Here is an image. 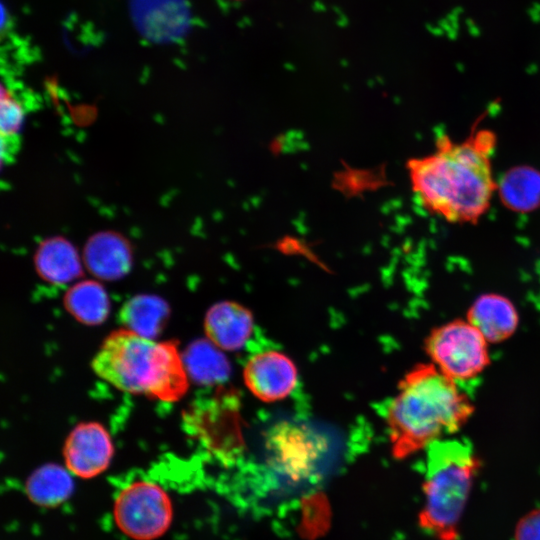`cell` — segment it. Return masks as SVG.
Masks as SVG:
<instances>
[{
  "instance_id": "1",
  "label": "cell",
  "mask_w": 540,
  "mask_h": 540,
  "mask_svg": "<svg viewBox=\"0 0 540 540\" xmlns=\"http://www.w3.org/2000/svg\"><path fill=\"white\" fill-rule=\"evenodd\" d=\"M496 133L476 125L462 140L441 135L432 153L407 163L412 190L423 208L453 224H476L497 190L492 156Z\"/></svg>"
},
{
  "instance_id": "2",
  "label": "cell",
  "mask_w": 540,
  "mask_h": 540,
  "mask_svg": "<svg viewBox=\"0 0 540 540\" xmlns=\"http://www.w3.org/2000/svg\"><path fill=\"white\" fill-rule=\"evenodd\" d=\"M474 410L470 397L456 381L431 362L415 365L400 380L386 412L393 457L405 459L452 437Z\"/></svg>"
},
{
  "instance_id": "3",
  "label": "cell",
  "mask_w": 540,
  "mask_h": 540,
  "mask_svg": "<svg viewBox=\"0 0 540 540\" xmlns=\"http://www.w3.org/2000/svg\"><path fill=\"white\" fill-rule=\"evenodd\" d=\"M91 366L116 389L163 402L178 401L189 388L190 377L175 341L157 342L124 327L104 339Z\"/></svg>"
},
{
  "instance_id": "4",
  "label": "cell",
  "mask_w": 540,
  "mask_h": 540,
  "mask_svg": "<svg viewBox=\"0 0 540 540\" xmlns=\"http://www.w3.org/2000/svg\"><path fill=\"white\" fill-rule=\"evenodd\" d=\"M420 527L438 540H457L481 460L471 444L448 437L427 449Z\"/></svg>"
},
{
  "instance_id": "5",
  "label": "cell",
  "mask_w": 540,
  "mask_h": 540,
  "mask_svg": "<svg viewBox=\"0 0 540 540\" xmlns=\"http://www.w3.org/2000/svg\"><path fill=\"white\" fill-rule=\"evenodd\" d=\"M112 518L118 531L130 540H157L173 524L174 505L160 483L138 477L122 484L116 491Z\"/></svg>"
},
{
  "instance_id": "6",
  "label": "cell",
  "mask_w": 540,
  "mask_h": 540,
  "mask_svg": "<svg viewBox=\"0 0 540 540\" xmlns=\"http://www.w3.org/2000/svg\"><path fill=\"white\" fill-rule=\"evenodd\" d=\"M188 434L216 461L234 465L244 454L238 399L232 392L199 400L183 415Z\"/></svg>"
},
{
  "instance_id": "7",
  "label": "cell",
  "mask_w": 540,
  "mask_h": 540,
  "mask_svg": "<svg viewBox=\"0 0 540 540\" xmlns=\"http://www.w3.org/2000/svg\"><path fill=\"white\" fill-rule=\"evenodd\" d=\"M488 343L468 320L455 319L432 329L425 351L440 372L459 383L478 377L488 367Z\"/></svg>"
},
{
  "instance_id": "8",
  "label": "cell",
  "mask_w": 540,
  "mask_h": 540,
  "mask_svg": "<svg viewBox=\"0 0 540 540\" xmlns=\"http://www.w3.org/2000/svg\"><path fill=\"white\" fill-rule=\"evenodd\" d=\"M114 444L108 430L99 422H81L64 440V466L74 478L90 480L105 473L114 457Z\"/></svg>"
},
{
  "instance_id": "9",
  "label": "cell",
  "mask_w": 540,
  "mask_h": 540,
  "mask_svg": "<svg viewBox=\"0 0 540 540\" xmlns=\"http://www.w3.org/2000/svg\"><path fill=\"white\" fill-rule=\"evenodd\" d=\"M244 382L249 391L264 402L287 397L296 387L297 369L285 354L269 350L252 356L245 365Z\"/></svg>"
},
{
  "instance_id": "10",
  "label": "cell",
  "mask_w": 540,
  "mask_h": 540,
  "mask_svg": "<svg viewBox=\"0 0 540 540\" xmlns=\"http://www.w3.org/2000/svg\"><path fill=\"white\" fill-rule=\"evenodd\" d=\"M83 264L96 278L117 280L125 276L133 263V249L129 240L113 230L91 235L83 248Z\"/></svg>"
},
{
  "instance_id": "11",
  "label": "cell",
  "mask_w": 540,
  "mask_h": 540,
  "mask_svg": "<svg viewBox=\"0 0 540 540\" xmlns=\"http://www.w3.org/2000/svg\"><path fill=\"white\" fill-rule=\"evenodd\" d=\"M253 315L233 301H221L209 308L204 330L210 342L225 351L241 349L253 331Z\"/></svg>"
},
{
  "instance_id": "12",
  "label": "cell",
  "mask_w": 540,
  "mask_h": 540,
  "mask_svg": "<svg viewBox=\"0 0 540 540\" xmlns=\"http://www.w3.org/2000/svg\"><path fill=\"white\" fill-rule=\"evenodd\" d=\"M33 262L39 277L54 285H65L83 274V260L63 236H52L39 243Z\"/></svg>"
},
{
  "instance_id": "13",
  "label": "cell",
  "mask_w": 540,
  "mask_h": 540,
  "mask_svg": "<svg viewBox=\"0 0 540 540\" xmlns=\"http://www.w3.org/2000/svg\"><path fill=\"white\" fill-rule=\"evenodd\" d=\"M467 320L489 343H498L508 339L516 331L519 316L508 298L488 293L473 302L468 310Z\"/></svg>"
},
{
  "instance_id": "14",
  "label": "cell",
  "mask_w": 540,
  "mask_h": 540,
  "mask_svg": "<svg viewBox=\"0 0 540 540\" xmlns=\"http://www.w3.org/2000/svg\"><path fill=\"white\" fill-rule=\"evenodd\" d=\"M74 479L64 465L45 463L27 476L24 494L37 507L57 508L71 498L75 487Z\"/></svg>"
},
{
  "instance_id": "15",
  "label": "cell",
  "mask_w": 540,
  "mask_h": 540,
  "mask_svg": "<svg viewBox=\"0 0 540 540\" xmlns=\"http://www.w3.org/2000/svg\"><path fill=\"white\" fill-rule=\"evenodd\" d=\"M502 204L517 213H528L540 207V171L527 165L515 166L497 182Z\"/></svg>"
},
{
  "instance_id": "16",
  "label": "cell",
  "mask_w": 540,
  "mask_h": 540,
  "mask_svg": "<svg viewBox=\"0 0 540 540\" xmlns=\"http://www.w3.org/2000/svg\"><path fill=\"white\" fill-rule=\"evenodd\" d=\"M64 307L78 322L99 325L109 315L110 301L105 288L95 280H82L66 291Z\"/></svg>"
},
{
  "instance_id": "17",
  "label": "cell",
  "mask_w": 540,
  "mask_h": 540,
  "mask_svg": "<svg viewBox=\"0 0 540 540\" xmlns=\"http://www.w3.org/2000/svg\"><path fill=\"white\" fill-rule=\"evenodd\" d=\"M169 315L168 304L158 296L140 294L124 303L119 312L124 328L154 339L163 329Z\"/></svg>"
},
{
  "instance_id": "18",
  "label": "cell",
  "mask_w": 540,
  "mask_h": 540,
  "mask_svg": "<svg viewBox=\"0 0 540 540\" xmlns=\"http://www.w3.org/2000/svg\"><path fill=\"white\" fill-rule=\"evenodd\" d=\"M184 357L189 377L201 384H218L230 374V365L221 349L212 342L197 341L188 348Z\"/></svg>"
},
{
  "instance_id": "19",
  "label": "cell",
  "mask_w": 540,
  "mask_h": 540,
  "mask_svg": "<svg viewBox=\"0 0 540 540\" xmlns=\"http://www.w3.org/2000/svg\"><path fill=\"white\" fill-rule=\"evenodd\" d=\"M1 135L16 137L24 123V109L12 94L2 87L1 92Z\"/></svg>"
},
{
  "instance_id": "20",
  "label": "cell",
  "mask_w": 540,
  "mask_h": 540,
  "mask_svg": "<svg viewBox=\"0 0 540 540\" xmlns=\"http://www.w3.org/2000/svg\"><path fill=\"white\" fill-rule=\"evenodd\" d=\"M519 540H540V513H535L522 522Z\"/></svg>"
}]
</instances>
